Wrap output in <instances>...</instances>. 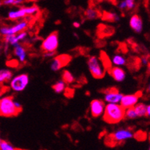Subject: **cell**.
Here are the masks:
<instances>
[{"instance_id":"1","label":"cell","mask_w":150,"mask_h":150,"mask_svg":"<svg viewBox=\"0 0 150 150\" xmlns=\"http://www.w3.org/2000/svg\"><path fill=\"white\" fill-rule=\"evenodd\" d=\"M126 109L119 104H107L104 108L103 119L109 124H116L125 118Z\"/></svg>"},{"instance_id":"2","label":"cell","mask_w":150,"mask_h":150,"mask_svg":"<svg viewBox=\"0 0 150 150\" xmlns=\"http://www.w3.org/2000/svg\"><path fill=\"white\" fill-rule=\"evenodd\" d=\"M13 96H5L0 99V116L11 117L18 115L21 111L17 109L14 105Z\"/></svg>"},{"instance_id":"3","label":"cell","mask_w":150,"mask_h":150,"mask_svg":"<svg viewBox=\"0 0 150 150\" xmlns=\"http://www.w3.org/2000/svg\"><path fill=\"white\" fill-rule=\"evenodd\" d=\"M134 137V133L130 129H119L111 134L106 137V144L110 146H116L123 143Z\"/></svg>"},{"instance_id":"4","label":"cell","mask_w":150,"mask_h":150,"mask_svg":"<svg viewBox=\"0 0 150 150\" xmlns=\"http://www.w3.org/2000/svg\"><path fill=\"white\" fill-rule=\"evenodd\" d=\"M87 64L91 75L95 79H102L105 76L107 69L100 58L96 56L90 57L88 59Z\"/></svg>"},{"instance_id":"5","label":"cell","mask_w":150,"mask_h":150,"mask_svg":"<svg viewBox=\"0 0 150 150\" xmlns=\"http://www.w3.org/2000/svg\"><path fill=\"white\" fill-rule=\"evenodd\" d=\"M59 46V35L57 31L52 32L42 42L41 46V50L45 52H56Z\"/></svg>"},{"instance_id":"6","label":"cell","mask_w":150,"mask_h":150,"mask_svg":"<svg viewBox=\"0 0 150 150\" xmlns=\"http://www.w3.org/2000/svg\"><path fill=\"white\" fill-rule=\"evenodd\" d=\"M29 76L27 74H20L13 78L10 81V87L16 92L24 91L29 84Z\"/></svg>"},{"instance_id":"7","label":"cell","mask_w":150,"mask_h":150,"mask_svg":"<svg viewBox=\"0 0 150 150\" xmlns=\"http://www.w3.org/2000/svg\"><path fill=\"white\" fill-rule=\"evenodd\" d=\"M28 27V22L24 20L18 23L13 26H3L0 28V35L5 36L8 35H16L22 31H25Z\"/></svg>"},{"instance_id":"8","label":"cell","mask_w":150,"mask_h":150,"mask_svg":"<svg viewBox=\"0 0 150 150\" xmlns=\"http://www.w3.org/2000/svg\"><path fill=\"white\" fill-rule=\"evenodd\" d=\"M104 99L108 104H119L120 103L122 95L116 88H107L104 91Z\"/></svg>"},{"instance_id":"9","label":"cell","mask_w":150,"mask_h":150,"mask_svg":"<svg viewBox=\"0 0 150 150\" xmlns=\"http://www.w3.org/2000/svg\"><path fill=\"white\" fill-rule=\"evenodd\" d=\"M142 96V93L140 92L134 94H128L122 96L120 102V105L124 109L131 108H134L138 103L139 99Z\"/></svg>"},{"instance_id":"10","label":"cell","mask_w":150,"mask_h":150,"mask_svg":"<svg viewBox=\"0 0 150 150\" xmlns=\"http://www.w3.org/2000/svg\"><path fill=\"white\" fill-rule=\"evenodd\" d=\"M71 60V57L69 54H60L53 58L51 63V69L53 71L60 70L62 67L68 64Z\"/></svg>"},{"instance_id":"11","label":"cell","mask_w":150,"mask_h":150,"mask_svg":"<svg viewBox=\"0 0 150 150\" xmlns=\"http://www.w3.org/2000/svg\"><path fill=\"white\" fill-rule=\"evenodd\" d=\"M105 105L103 101L100 99H95L92 101L90 104V113L94 118L98 117L104 114Z\"/></svg>"},{"instance_id":"12","label":"cell","mask_w":150,"mask_h":150,"mask_svg":"<svg viewBox=\"0 0 150 150\" xmlns=\"http://www.w3.org/2000/svg\"><path fill=\"white\" fill-rule=\"evenodd\" d=\"M129 25H130V27L132 28V30L137 33H140L143 31L144 23H143L141 17L139 15H132L130 19V21H129Z\"/></svg>"},{"instance_id":"13","label":"cell","mask_w":150,"mask_h":150,"mask_svg":"<svg viewBox=\"0 0 150 150\" xmlns=\"http://www.w3.org/2000/svg\"><path fill=\"white\" fill-rule=\"evenodd\" d=\"M109 73L111 76L116 80V81H124L126 77V72L124 71L123 69L119 67H111L109 69Z\"/></svg>"},{"instance_id":"14","label":"cell","mask_w":150,"mask_h":150,"mask_svg":"<svg viewBox=\"0 0 150 150\" xmlns=\"http://www.w3.org/2000/svg\"><path fill=\"white\" fill-rule=\"evenodd\" d=\"M14 47V54L15 56L19 58L20 62L24 63L26 61V58H27V52H26L24 47L20 43L17 44Z\"/></svg>"},{"instance_id":"15","label":"cell","mask_w":150,"mask_h":150,"mask_svg":"<svg viewBox=\"0 0 150 150\" xmlns=\"http://www.w3.org/2000/svg\"><path fill=\"white\" fill-rule=\"evenodd\" d=\"M26 16H27V13H26V11H25L24 7H22V8L16 11H11L8 14V19L11 20H18V19L22 18V17H26Z\"/></svg>"},{"instance_id":"16","label":"cell","mask_w":150,"mask_h":150,"mask_svg":"<svg viewBox=\"0 0 150 150\" xmlns=\"http://www.w3.org/2000/svg\"><path fill=\"white\" fill-rule=\"evenodd\" d=\"M13 73L9 69H1L0 70V85H3L5 83L11 81L12 79Z\"/></svg>"},{"instance_id":"17","label":"cell","mask_w":150,"mask_h":150,"mask_svg":"<svg viewBox=\"0 0 150 150\" xmlns=\"http://www.w3.org/2000/svg\"><path fill=\"white\" fill-rule=\"evenodd\" d=\"M85 16H86V19H88V20H93L100 17L101 14H100V12H99L98 10H97L93 7H90L85 12Z\"/></svg>"},{"instance_id":"18","label":"cell","mask_w":150,"mask_h":150,"mask_svg":"<svg viewBox=\"0 0 150 150\" xmlns=\"http://www.w3.org/2000/svg\"><path fill=\"white\" fill-rule=\"evenodd\" d=\"M146 106L144 103H137L134 107L137 117H146Z\"/></svg>"},{"instance_id":"19","label":"cell","mask_w":150,"mask_h":150,"mask_svg":"<svg viewBox=\"0 0 150 150\" xmlns=\"http://www.w3.org/2000/svg\"><path fill=\"white\" fill-rule=\"evenodd\" d=\"M102 20L109 22H118L120 20L119 15L113 12H104L102 16Z\"/></svg>"},{"instance_id":"20","label":"cell","mask_w":150,"mask_h":150,"mask_svg":"<svg viewBox=\"0 0 150 150\" xmlns=\"http://www.w3.org/2000/svg\"><path fill=\"white\" fill-rule=\"evenodd\" d=\"M112 62L113 63V64H115L116 67L119 66H123L126 65V59L125 57L120 54H116L113 57Z\"/></svg>"},{"instance_id":"21","label":"cell","mask_w":150,"mask_h":150,"mask_svg":"<svg viewBox=\"0 0 150 150\" xmlns=\"http://www.w3.org/2000/svg\"><path fill=\"white\" fill-rule=\"evenodd\" d=\"M52 88L56 93H61L65 91V83L62 80L58 81L56 84L52 86Z\"/></svg>"},{"instance_id":"22","label":"cell","mask_w":150,"mask_h":150,"mask_svg":"<svg viewBox=\"0 0 150 150\" xmlns=\"http://www.w3.org/2000/svg\"><path fill=\"white\" fill-rule=\"evenodd\" d=\"M75 80L74 76L72 75V73H70L69 71L68 70H64L62 73V81L65 83H67V84H71L73 83Z\"/></svg>"},{"instance_id":"23","label":"cell","mask_w":150,"mask_h":150,"mask_svg":"<svg viewBox=\"0 0 150 150\" xmlns=\"http://www.w3.org/2000/svg\"><path fill=\"white\" fill-rule=\"evenodd\" d=\"M4 41L7 43V44H10L11 46H15L17 44H18L19 41L17 38L16 35H8V36L4 37Z\"/></svg>"},{"instance_id":"24","label":"cell","mask_w":150,"mask_h":150,"mask_svg":"<svg viewBox=\"0 0 150 150\" xmlns=\"http://www.w3.org/2000/svg\"><path fill=\"white\" fill-rule=\"evenodd\" d=\"M24 8L26 13H27V15H29V16L36 14V13H38L40 11L39 8H38L36 5H32V6L29 7H24Z\"/></svg>"},{"instance_id":"25","label":"cell","mask_w":150,"mask_h":150,"mask_svg":"<svg viewBox=\"0 0 150 150\" xmlns=\"http://www.w3.org/2000/svg\"><path fill=\"white\" fill-rule=\"evenodd\" d=\"M125 117H126V118L130 120H133V119H136V118H137V114H136L134 108H131L126 109Z\"/></svg>"},{"instance_id":"26","label":"cell","mask_w":150,"mask_h":150,"mask_svg":"<svg viewBox=\"0 0 150 150\" xmlns=\"http://www.w3.org/2000/svg\"><path fill=\"white\" fill-rule=\"evenodd\" d=\"M0 150H18L15 147L11 144H9L8 142L5 141V140H2L1 144H0Z\"/></svg>"},{"instance_id":"27","label":"cell","mask_w":150,"mask_h":150,"mask_svg":"<svg viewBox=\"0 0 150 150\" xmlns=\"http://www.w3.org/2000/svg\"><path fill=\"white\" fill-rule=\"evenodd\" d=\"M23 2V1L21 0H5L2 2V4L5 5H20Z\"/></svg>"},{"instance_id":"28","label":"cell","mask_w":150,"mask_h":150,"mask_svg":"<svg viewBox=\"0 0 150 150\" xmlns=\"http://www.w3.org/2000/svg\"><path fill=\"white\" fill-rule=\"evenodd\" d=\"M126 6H127L128 10H132L135 7V2L134 0H126Z\"/></svg>"},{"instance_id":"29","label":"cell","mask_w":150,"mask_h":150,"mask_svg":"<svg viewBox=\"0 0 150 150\" xmlns=\"http://www.w3.org/2000/svg\"><path fill=\"white\" fill-rule=\"evenodd\" d=\"M27 33L26 32V31H22V32H20V33L17 34V35H16V37L17 38V40H18V41H21V40H23L26 39V38H27Z\"/></svg>"},{"instance_id":"30","label":"cell","mask_w":150,"mask_h":150,"mask_svg":"<svg viewBox=\"0 0 150 150\" xmlns=\"http://www.w3.org/2000/svg\"><path fill=\"white\" fill-rule=\"evenodd\" d=\"M8 91V88L6 86L0 85V99H2V96L5 93H6Z\"/></svg>"},{"instance_id":"31","label":"cell","mask_w":150,"mask_h":150,"mask_svg":"<svg viewBox=\"0 0 150 150\" xmlns=\"http://www.w3.org/2000/svg\"><path fill=\"white\" fill-rule=\"evenodd\" d=\"M118 8L122 11L127 9V6H126V1H122V2H119V4H118Z\"/></svg>"},{"instance_id":"32","label":"cell","mask_w":150,"mask_h":150,"mask_svg":"<svg viewBox=\"0 0 150 150\" xmlns=\"http://www.w3.org/2000/svg\"><path fill=\"white\" fill-rule=\"evenodd\" d=\"M56 54V52H45L44 53V56L46 58H52Z\"/></svg>"},{"instance_id":"33","label":"cell","mask_w":150,"mask_h":150,"mask_svg":"<svg viewBox=\"0 0 150 150\" xmlns=\"http://www.w3.org/2000/svg\"><path fill=\"white\" fill-rule=\"evenodd\" d=\"M141 62H142V64L144 65H146L148 64V58H146V57H143L142 58H141Z\"/></svg>"},{"instance_id":"34","label":"cell","mask_w":150,"mask_h":150,"mask_svg":"<svg viewBox=\"0 0 150 150\" xmlns=\"http://www.w3.org/2000/svg\"><path fill=\"white\" fill-rule=\"evenodd\" d=\"M146 117L150 118V105L146 106Z\"/></svg>"},{"instance_id":"35","label":"cell","mask_w":150,"mask_h":150,"mask_svg":"<svg viewBox=\"0 0 150 150\" xmlns=\"http://www.w3.org/2000/svg\"><path fill=\"white\" fill-rule=\"evenodd\" d=\"M73 26L74 27V28H80V24L78 22H74L73 23Z\"/></svg>"},{"instance_id":"36","label":"cell","mask_w":150,"mask_h":150,"mask_svg":"<svg viewBox=\"0 0 150 150\" xmlns=\"http://www.w3.org/2000/svg\"><path fill=\"white\" fill-rule=\"evenodd\" d=\"M148 91H149V92L150 93V84H149V88H148Z\"/></svg>"},{"instance_id":"37","label":"cell","mask_w":150,"mask_h":150,"mask_svg":"<svg viewBox=\"0 0 150 150\" xmlns=\"http://www.w3.org/2000/svg\"><path fill=\"white\" fill-rule=\"evenodd\" d=\"M2 5V2H0V6Z\"/></svg>"},{"instance_id":"38","label":"cell","mask_w":150,"mask_h":150,"mask_svg":"<svg viewBox=\"0 0 150 150\" xmlns=\"http://www.w3.org/2000/svg\"><path fill=\"white\" fill-rule=\"evenodd\" d=\"M2 140H1V138H0V144H1V143H2Z\"/></svg>"},{"instance_id":"39","label":"cell","mask_w":150,"mask_h":150,"mask_svg":"<svg viewBox=\"0 0 150 150\" xmlns=\"http://www.w3.org/2000/svg\"><path fill=\"white\" fill-rule=\"evenodd\" d=\"M149 150H150V146H149Z\"/></svg>"},{"instance_id":"40","label":"cell","mask_w":150,"mask_h":150,"mask_svg":"<svg viewBox=\"0 0 150 150\" xmlns=\"http://www.w3.org/2000/svg\"></svg>"}]
</instances>
